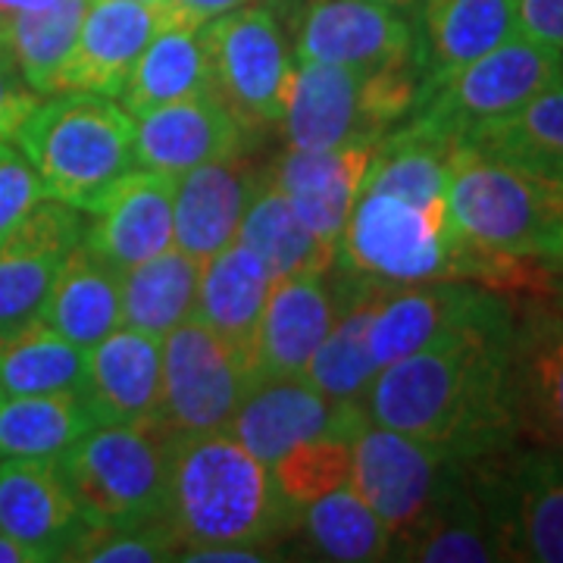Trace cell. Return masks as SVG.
I'll list each match as a JSON object with an SVG mask.
<instances>
[{
    "instance_id": "6da1fadb",
    "label": "cell",
    "mask_w": 563,
    "mask_h": 563,
    "mask_svg": "<svg viewBox=\"0 0 563 563\" xmlns=\"http://www.w3.org/2000/svg\"><path fill=\"white\" fill-rule=\"evenodd\" d=\"M510 332L514 320L492 322L388 363L363 395L366 417L454 461L517 444Z\"/></svg>"
},
{
    "instance_id": "7a4b0ae2",
    "label": "cell",
    "mask_w": 563,
    "mask_h": 563,
    "mask_svg": "<svg viewBox=\"0 0 563 563\" xmlns=\"http://www.w3.org/2000/svg\"><path fill=\"white\" fill-rule=\"evenodd\" d=\"M295 514L282 501L269 466L232 432L179 435L169 461L166 520L181 551L266 544Z\"/></svg>"
},
{
    "instance_id": "3957f363",
    "label": "cell",
    "mask_w": 563,
    "mask_h": 563,
    "mask_svg": "<svg viewBox=\"0 0 563 563\" xmlns=\"http://www.w3.org/2000/svg\"><path fill=\"white\" fill-rule=\"evenodd\" d=\"M13 141L38 173L44 195L81 213L135 166V117L120 98L91 91L41 98Z\"/></svg>"
},
{
    "instance_id": "277c9868",
    "label": "cell",
    "mask_w": 563,
    "mask_h": 563,
    "mask_svg": "<svg viewBox=\"0 0 563 563\" xmlns=\"http://www.w3.org/2000/svg\"><path fill=\"white\" fill-rule=\"evenodd\" d=\"M448 210L461 242L495 257H542L563 232V173L457 147Z\"/></svg>"
},
{
    "instance_id": "5b68a950",
    "label": "cell",
    "mask_w": 563,
    "mask_h": 563,
    "mask_svg": "<svg viewBox=\"0 0 563 563\" xmlns=\"http://www.w3.org/2000/svg\"><path fill=\"white\" fill-rule=\"evenodd\" d=\"M420 95L417 57L373 69L298 60L282 113L285 141L307 151L379 144L417 110Z\"/></svg>"
},
{
    "instance_id": "8992f818",
    "label": "cell",
    "mask_w": 563,
    "mask_h": 563,
    "mask_svg": "<svg viewBox=\"0 0 563 563\" xmlns=\"http://www.w3.org/2000/svg\"><path fill=\"white\" fill-rule=\"evenodd\" d=\"M179 432L161 413L103 422L60 454L66 483L88 526H122L166 517L169 461Z\"/></svg>"
},
{
    "instance_id": "52a82bcc",
    "label": "cell",
    "mask_w": 563,
    "mask_h": 563,
    "mask_svg": "<svg viewBox=\"0 0 563 563\" xmlns=\"http://www.w3.org/2000/svg\"><path fill=\"white\" fill-rule=\"evenodd\" d=\"M470 247L444 203H413L361 191L347 217L339 261L344 273L388 285L470 282Z\"/></svg>"
},
{
    "instance_id": "ba28073f",
    "label": "cell",
    "mask_w": 563,
    "mask_h": 563,
    "mask_svg": "<svg viewBox=\"0 0 563 563\" xmlns=\"http://www.w3.org/2000/svg\"><path fill=\"white\" fill-rule=\"evenodd\" d=\"M466 476L483 501L504 561L563 563V457L517 442L466 461Z\"/></svg>"
},
{
    "instance_id": "9c48e42d",
    "label": "cell",
    "mask_w": 563,
    "mask_h": 563,
    "mask_svg": "<svg viewBox=\"0 0 563 563\" xmlns=\"http://www.w3.org/2000/svg\"><path fill=\"white\" fill-rule=\"evenodd\" d=\"M210 91L242 129L276 125L285 113L295 66L269 7L244 3L201 25Z\"/></svg>"
},
{
    "instance_id": "30bf717a",
    "label": "cell",
    "mask_w": 563,
    "mask_h": 563,
    "mask_svg": "<svg viewBox=\"0 0 563 563\" xmlns=\"http://www.w3.org/2000/svg\"><path fill=\"white\" fill-rule=\"evenodd\" d=\"M561 79L563 60L558 47L514 35L454 69L448 79L422 88L413 117L461 141L473 125L501 120Z\"/></svg>"
},
{
    "instance_id": "8fae6325",
    "label": "cell",
    "mask_w": 563,
    "mask_h": 563,
    "mask_svg": "<svg viewBox=\"0 0 563 563\" xmlns=\"http://www.w3.org/2000/svg\"><path fill=\"white\" fill-rule=\"evenodd\" d=\"M254 385V363L201 317L191 313L163 335L161 417L179 435L229 429Z\"/></svg>"
},
{
    "instance_id": "7c38bea8",
    "label": "cell",
    "mask_w": 563,
    "mask_h": 563,
    "mask_svg": "<svg viewBox=\"0 0 563 563\" xmlns=\"http://www.w3.org/2000/svg\"><path fill=\"white\" fill-rule=\"evenodd\" d=\"M461 473L463 461L369 417L354 435L351 485L376 510L391 542L417 529L457 485Z\"/></svg>"
},
{
    "instance_id": "4fadbf2b",
    "label": "cell",
    "mask_w": 563,
    "mask_h": 563,
    "mask_svg": "<svg viewBox=\"0 0 563 563\" xmlns=\"http://www.w3.org/2000/svg\"><path fill=\"white\" fill-rule=\"evenodd\" d=\"M507 320H514V301L476 282L388 285L369 322V351L383 369L466 329Z\"/></svg>"
},
{
    "instance_id": "5bb4252c",
    "label": "cell",
    "mask_w": 563,
    "mask_h": 563,
    "mask_svg": "<svg viewBox=\"0 0 563 563\" xmlns=\"http://www.w3.org/2000/svg\"><path fill=\"white\" fill-rule=\"evenodd\" d=\"M510 383L520 442L563 457V310L554 298L514 301Z\"/></svg>"
},
{
    "instance_id": "9a60e30c",
    "label": "cell",
    "mask_w": 563,
    "mask_h": 563,
    "mask_svg": "<svg viewBox=\"0 0 563 563\" xmlns=\"http://www.w3.org/2000/svg\"><path fill=\"white\" fill-rule=\"evenodd\" d=\"M166 25L161 0H91L76 44L54 79V95L91 91L120 98L129 69Z\"/></svg>"
},
{
    "instance_id": "2e32d148",
    "label": "cell",
    "mask_w": 563,
    "mask_h": 563,
    "mask_svg": "<svg viewBox=\"0 0 563 563\" xmlns=\"http://www.w3.org/2000/svg\"><path fill=\"white\" fill-rule=\"evenodd\" d=\"M363 422V404L332 401L307 379H263L247 391L225 432L269 466L295 444L325 432H357Z\"/></svg>"
},
{
    "instance_id": "e0dca14e",
    "label": "cell",
    "mask_w": 563,
    "mask_h": 563,
    "mask_svg": "<svg viewBox=\"0 0 563 563\" xmlns=\"http://www.w3.org/2000/svg\"><path fill=\"white\" fill-rule=\"evenodd\" d=\"M295 54L298 60L373 69L417 57V41L398 7L376 0H307Z\"/></svg>"
},
{
    "instance_id": "ac0fdd59",
    "label": "cell",
    "mask_w": 563,
    "mask_h": 563,
    "mask_svg": "<svg viewBox=\"0 0 563 563\" xmlns=\"http://www.w3.org/2000/svg\"><path fill=\"white\" fill-rule=\"evenodd\" d=\"M85 225L81 210L44 198L0 242V329L38 317L66 254L85 239Z\"/></svg>"
},
{
    "instance_id": "d6986e66",
    "label": "cell",
    "mask_w": 563,
    "mask_h": 563,
    "mask_svg": "<svg viewBox=\"0 0 563 563\" xmlns=\"http://www.w3.org/2000/svg\"><path fill=\"white\" fill-rule=\"evenodd\" d=\"M0 529L35 548L44 563L69 561L88 520L63 476L60 457L0 461Z\"/></svg>"
},
{
    "instance_id": "ffe728a7",
    "label": "cell",
    "mask_w": 563,
    "mask_h": 563,
    "mask_svg": "<svg viewBox=\"0 0 563 563\" xmlns=\"http://www.w3.org/2000/svg\"><path fill=\"white\" fill-rule=\"evenodd\" d=\"M173 198H176V176L132 166L88 210L85 242L120 269L157 257L169 244H176Z\"/></svg>"
},
{
    "instance_id": "44dd1931",
    "label": "cell",
    "mask_w": 563,
    "mask_h": 563,
    "mask_svg": "<svg viewBox=\"0 0 563 563\" xmlns=\"http://www.w3.org/2000/svg\"><path fill=\"white\" fill-rule=\"evenodd\" d=\"M244 129L213 91L163 103L135 117V166L176 176L242 154Z\"/></svg>"
},
{
    "instance_id": "7402d4cb",
    "label": "cell",
    "mask_w": 563,
    "mask_h": 563,
    "mask_svg": "<svg viewBox=\"0 0 563 563\" xmlns=\"http://www.w3.org/2000/svg\"><path fill=\"white\" fill-rule=\"evenodd\" d=\"M373 151L376 144H354L339 151L288 147L266 173V179L282 188L295 213L320 242L339 251Z\"/></svg>"
},
{
    "instance_id": "603a6c76",
    "label": "cell",
    "mask_w": 563,
    "mask_h": 563,
    "mask_svg": "<svg viewBox=\"0 0 563 563\" xmlns=\"http://www.w3.org/2000/svg\"><path fill=\"white\" fill-rule=\"evenodd\" d=\"M254 188L257 176L242 154L181 173L173 198V242L198 263L217 257L235 242Z\"/></svg>"
},
{
    "instance_id": "cb8c5ba5",
    "label": "cell",
    "mask_w": 563,
    "mask_h": 563,
    "mask_svg": "<svg viewBox=\"0 0 563 563\" xmlns=\"http://www.w3.org/2000/svg\"><path fill=\"white\" fill-rule=\"evenodd\" d=\"M81 395L98 426L147 420L161 413L163 339L117 325L88 347Z\"/></svg>"
},
{
    "instance_id": "d4e9b609",
    "label": "cell",
    "mask_w": 563,
    "mask_h": 563,
    "mask_svg": "<svg viewBox=\"0 0 563 563\" xmlns=\"http://www.w3.org/2000/svg\"><path fill=\"white\" fill-rule=\"evenodd\" d=\"M335 313L339 298L325 273L273 279L257 332V383L301 379L310 357L329 335Z\"/></svg>"
},
{
    "instance_id": "484cf974",
    "label": "cell",
    "mask_w": 563,
    "mask_h": 563,
    "mask_svg": "<svg viewBox=\"0 0 563 563\" xmlns=\"http://www.w3.org/2000/svg\"><path fill=\"white\" fill-rule=\"evenodd\" d=\"M351 288L339 298V313L322 339L317 354L310 357L301 379L320 388L325 398L342 404H363L366 388L373 385L379 363L369 351V322L383 301L388 282L366 279L347 273Z\"/></svg>"
},
{
    "instance_id": "4316f807",
    "label": "cell",
    "mask_w": 563,
    "mask_h": 563,
    "mask_svg": "<svg viewBox=\"0 0 563 563\" xmlns=\"http://www.w3.org/2000/svg\"><path fill=\"white\" fill-rule=\"evenodd\" d=\"M38 317L88 351L122 325V269L81 239L66 254Z\"/></svg>"
},
{
    "instance_id": "83f0119b",
    "label": "cell",
    "mask_w": 563,
    "mask_h": 563,
    "mask_svg": "<svg viewBox=\"0 0 563 563\" xmlns=\"http://www.w3.org/2000/svg\"><path fill=\"white\" fill-rule=\"evenodd\" d=\"M273 276L242 242L222 247L217 257L201 263L195 317L220 332L235 351H242L257 369V332Z\"/></svg>"
},
{
    "instance_id": "f1b7e54d",
    "label": "cell",
    "mask_w": 563,
    "mask_h": 563,
    "mask_svg": "<svg viewBox=\"0 0 563 563\" xmlns=\"http://www.w3.org/2000/svg\"><path fill=\"white\" fill-rule=\"evenodd\" d=\"M422 88L517 35V0H426Z\"/></svg>"
},
{
    "instance_id": "f546056e",
    "label": "cell",
    "mask_w": 563,
    "mask_h": 563,
    "mask_svg": "<svg viewBox=\"0 0 563 563\" xmlns=\"http://www.w3.org/2000/svg\"><path fill=\"white\" fill-rule=\"evenodd\" d=\"M388 561H420V563H498L501 544L495 526L485 514L483 501L476 498L466 461L457 485L444 495L439 507L410 529L398 542H391Z\"/></svg>"
},
{
    "instance_id": "4dcf8cb0",
    "label": "cell",
    "mask_w": 563,
    "mask_h": 563,
    "mask_svg": "<svg viewBox=\"0 0 563 563\" xmlns=\"http://www.w3.org/2000/svg\"><path fill=\"white\" fill-rule=\"evenodd\" d=\"M235 242L254 251L273 279L320 276V273H329L339 261V251L320 242L303 225L295 207L282 195V188H276L266 176L257 179Z\"/></svg>"
},
{
    "instance_id": "1f68e13d",
    "label": "cell",
    "mask_w": 563,
    "mask_h": 563,
    "mask_svg": "<svg viewBox=\"0 0 563 563\" xmlns=\"http://www.w3.org/2000/svg\"><path fill=\"white\" fill-rule=\"evenodd\" d=\"M201 263L179 244H169L157 257L122 269V325L154 339L169 335L195 313Z\"/></svg>"
},
{
    "instance_id": "d6a6232c",
    "label": "cell",
    "mask_w": 563,
    "mask_h": 563,
    "mask_svg": "<svg viewBox=\"0 0 563 563\" xmlns=\"http://www.w3.org/2000/svg\"><path fill=\"white\" fill-rule=\"evenodd\" d=\"M88 351L63 339L41 317L0 329V391L44 395L81 391Z\"/></svg>"
},
{
    "instance_id": "836d02e7",
    "label": "cell",
    "mask_w": 563,
    "mask_h": 563,
    "mask_svg": "<svg viewBox=\"0 0 563 563\" xmlns=\"http://www.w3.org/2000/svg\"><path fill=\"white\" fill-rule=\"evenodd\" d=\"M201 91H210L201 29L166 25L147 41L135 66L129 69L120 101L132 117H139L144 110L181 101Z\"/></svg>"
},
{
    "instance_id": "e575fe53",
    "label": "cell",
    "mask_w": 563,
    "mask_h": 563,
    "mask_svg": "<svg viewBox=\"0 0 563 563\" xmlns=\"http://www.w3.org/2000/svg\"><path fill=\"white\" fill-rule=\"evenodd\" d=\"M98 420L81 391L3 395L0 398V461L7 457H60L95 429Z\"/></svg>"
},
{
    "instance_id": "d590c367",
    "label": "cell",
    "mask_w": 563,
    "mask_h": 563,
    "mask_svg": "<svg viewBox=\"0 0 563 563\" xmlns=\"http://www.w3.org/2000/svg\"><path fill=\"white\" fill-rule=\"evenodd\" d=\"M461 144L563 173V79L501 120L473 125Z\"/></svg>"
},
{
    "instance_id": "8d00e7d4",
    "label": "cell",
    "mask_w": 563,
    "mask_h": 563,
    "mask_svg": "<svg viewBox=\"0 0 563 563\" xmlns=\"http://www.w3.org/2000/svg\"><path fill=\"white\" fill-rule=\"evenodd\" d=\"M298 517L303 523V536L325 561H388L391 536L351 483L310 501Z\"/></svg>"
},
{
    "instance_id": "74e56055",
    "label": "cell",
    "mask_w": 563,
    "mask_h": 563,
    "mask_svg": "<svg viewBox=\"0 0 563 563\" xmlns=\"http://www.w3.org/2000/svg\"><path fill=\"white\" fill-rule=\"evenodd\" d=\"M88 3L91 0H54L38 10L16 13L7 25H0L25 81L44 98L54 95V79L76 44Z\"/></svg>"
},
{
    "instance_id": "f35d334b",
    "label": "cell",
    "mask_w": 563,
    "mask_h": 563,
    "mask_svg": "<svg viewBox=\"0 0 563 563\" xmlns=\"http://www.w3.org/2000/svg\"><path fill=\"white\" fill-rule=\"evenodd\" d=\"M354 435L357 432H325V435L295 444L279 461L269 463L273 485L295 517L310 501L351 483Z\"/></svg>"
},
{
    "instance_id": "ab89813d",
    "label": "cell",
    "mask_w": 563,
    "mask_h": 563,
    "mask_svg": "<svg viewBox=\"0 0 563 563\" xmlns=\"http://www.w3.org/2000/svg\"><path fill=\"white\" fill-rule=\"evenodd\" d=\"M181 542L166 517L122 526H88L69 561L85 563H154L176 561Z\"/></svg>"
},
{
    "instance_id": "60d3db41",
    "label": "cell",
    "mask_w": 563,
    "mask_h": 563,
    "mask_svg": "<svg viewBox=\"0 0 563 563\" xmlns=\"http://www.w3.org/2000/svg\"><path fill=\"white\" fill-rule=\"evenodd\" d=\"M44 185L16 141H0V242L16 229L22 217L44 201Z\"/></svg>"
},
{
    "instance_id": "b9f144b4",
    "label": "cell",
    "mask_w": 563,
    "mask_h": 563,
    "mask_svg": "<svg viewBox=\"0 0 563 563\" xmlns=\"http://www.w3.org/2000/svg\"><path fill=\"white\" fill-rule=\"evenodd\" d=\"M41 98L44 95H38L22 76L10 38L0 29V141H13V135L20 132L22 122L29 120V113L38 107Z\"/></svg>"
},
{
    "instance_id": "7bdbcfd3",
    "label": "cell",
    "mask_w": 563,
    "mask_h": 563,
    "mask_svg": "<svg viewBox=\"0 0 563 563\" xmlns=\"http://www.w3.org/2000/svg\"><path fill=\"white\" fill-rule=\"evenodd\" d=\"M517 35L563 47V0H517Z\"/></svg>"
},
{
    "instance_id": "ee69618b",
    "label": "cell",
    "mask_w": 563,
    "mask_h": 563,
    "mask_svg": "<svg viewBox=\"0 0 563 563\" xmlns=\"http://www.w3.org/2000/svg\"><path fill=\"white\" fill-rule=\"evenodd\" d=\"M166 10L169 25L181 29H201L210 20H217L229 10H239L244 3H257V0H161Z\"/></svg>"
},
{
    "instance_id": "f6af8a7d",
    "label": "cell",
    "mask_w": 563,
    "mask_h": 563,
    "mask_svg": "<svg viewBox=\"0 0 563 563\" xmlns=\"http://www.w3.org/2000/svg\"><path fill=\"white\" fill-rule=\"evenodd\" d=\"M181 561L188 563H263L269 561L261 554V544H222V548H195L181 551Z\"/></svg>"
},
{
    "instance_id": "bcb514c9",
    "label": "cell",
    "mask_w": 563,
    "mask_h": 563,
    "mask_svg": "<svg viewBox=\"0 0 563 563\" xmlns=\"http://www.w3.org/2000/svg\"><path fill=\"white\" fill-rule=\"evenodd\" d=\"M0 563H44V558L35 548H29L25 542L0 529Z\"/></svg>"
},
{
    "instance_id": "7dc6e473",
    "label": "cell",
    "mask_w": 563,
    "mask_h": 563,
    "mask_svg": "<svg viewBox=\"0 0 563 563\" xmlns=\"http://www.w3.org/2000/svg\"><path fill=\"white\" fill-rule=\"evenodd\" d=\"M47 3H54V0H0V25H7L16 13L38 10V7H47Z\"/></svg>"
},
{
    "instance_id": "c3c4849f",
    "label": "cell",
    "mask_w": 563,
    "mask_h": 563,
    "mask_svg": "<svg viewBox=\"0 0 563 563\" xmlns=\"http://www.w3.org/2000/svg\"><path fill=\"white\" fill-rule=\"evenodd\" d=\"M539 261H542L544 266L551 269V276H554V279L563 282V232L558 235V239H554V244H551V247L544 251Z\"/></svg>"
},
{
    "instance_id": "681fc988",
    "label": "cell",
    "mask_w": 563,
    "mask_h": 563,
    "mask_svg": "<svg viewBox=\"0 0 563 563\" xmlns=\"http://www.w3.org/2000/svg\"><path fill=\"white\" fill-rule=\"evenodd\" d=\"M376 3H388V7H398V10H404V7H410V3H417V0H376Z\"/></svg>"
},
{
    "instance_id": "f907efd6",
    "label": "cell",
    "mask_w": 563,
    "mask_h": 563,
    "mask_svg": "<svg viewBox=\"0 0 563 563\" xmlns=\"http://www.w3.org/2000/svg\"><path fill=\"white\" fill-rule=\"evenodd\" d=\"M554 301H558V307L563 310V282H558V288H554Z\"/></svg>"
},
{
    "instance_id": "816d5d0a",
    "label": "cell",
    "mask_w": 563,
    "mask_h": 563,
    "mask_svg": "<svg viewBox=\"0 0 563 563\" xmlns=\"http://www.w3.org/2000/svg\"><path fill=\"white\" fill-rule=\"evenodd\" d=\"M561 60H563V47H561Z\"/></svg>"
},
{
    "instance_id": "f5cc1de1",
    "label": "cell",
    "mask_w": 563,
    "mask_h": 563,
    "mask_svg": "<svg viewBox=\"0 0 563 563\" xmlns=\"http://www.w3.org/2000/svg\"><path fill=\"white\" fill-rule=\"evenodd\" d=\"M0 398H3V391H0Z\"/></svg>"
}]
</instances>
